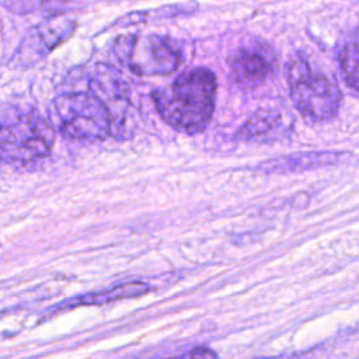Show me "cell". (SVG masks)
I'll list each match as a JSON object with an SVG mask.
<instances>
[{
	"mask_svg": "<svg viewBox=\"0 0 359 359\" xmlns=\"http://www.w3.org/2000/svg\"><path fill=\"white\" fill-rule=\"evenodd\" d=\"M88 91L98 97L112 118L114 136L123 135L129 108V86L122 73L107 63H98L90 73Z\"/></svg>",
	"mask_w": 359,
	"mask_h": 359,
	"instance_id": "8",
	"label": "cell"
},
{
	"mask_svg": "<svg viewBox=\"0 0 359 359\" xmlns=\"http://www.w3.org/2000/svg\"><path fill=\"white\" fill-rule=\"evenodd\" d=\"M76 22L63 15L48 17L35 25L21 41L11 62L17 67H29L46 57L55 48L67 41Z\"/></svg>",
	"mask_w": 359,
	"mask_h": 359,
	"instance_id": "7",
	"label": "cell"
},
{
	"mask_svg": "<svg viewBox=\"0 0 359 359\" xmlns=\"http://www.w3.org/2000/svg\"><path fill=\"white\" fill-rule=\"evenodd\" d=\"M150 290V286L142 280H133V282H125L119 283L102 290L90 292L79 297L69 299L63 302V306L73 307V306H101L108 304L118 300L125 299H133L146 294Z\"/></svg>",
	"mask_w": 359,
	"mask_h": 359,
	"instance_id": "11",
	"label": "cell"
},
{
	"mask_svg": "<svg viewBox=\"0 0 359 359\" xmlns=\"http://www.w3.org/2000/svg\"><path fill=\"white\" fill-rule=\"evenodd\" d=\"M259 359H300L297 356H275V358H259Z\"/></svg>",
	"mask_w": 359,
	"mask_h": 359,
	"instance_id": "15",
	"label": "cell"
},
{
	"mask_svg": "<svg viewBox=\"0 0 359 359\" xmlns=\"http://www.w3.org/2000/svg\"><path fill=\"white\" fill-rule=\"evenodd\" d=\"M233 81L245 90L262 86L275 72L276 55L273 48L262 39H250L237 46L229 56Z\"/></svg>",
	"mask_w": 359,
	"mask_h": 359,
	"instance_id": "6",
	"label": "cell"
},
{
	"mask_svg": "<svg viewBox=\"0 0 359 359\" xmlns=\"http://www.w3.org/2000/svg\"><path fill=\"white\" fill-rule=\"evenodd\" d=\"M286 80L290 98L304 118L325 122L337 115L342 101L337 80L314 67L304 53L294 52L289 57Z\"/></svg>",
	"mask_w": 359,
	"mask_h": 359,
	"instance_id": "2",
	"label": "cell"
},
{
	"mask_svg": "<svg viewBox=\"0 0 359 359\" xmlns=\"http://www.w3.org/2000/svg\"><path fill=\"white\" fill-rule=\"evenodd\" d=\"M167 359H217V355L215 351H212L210 348H194L189 349L178 356L174 358H167Z\"/></svg>",
	"mask_w": 359,
	"mask_h": 359,
	"instance_id": "14",
	"label": "cell"
},
{
	"mask_svg": "<svg viewBox=\"0 0 359 359\" xmlns=\"http://www.w3.org/2000/svg\"><path fill=\"white\" fill-rule=\"evenodd\" d=\"M216 77L206 67H195L180 74L168 87L151 93L161 119L171 128L196 133L203 130L213 114Z\"/></svg>",
	"mask_w": 359,
	"mask_h": 359,
	"instance_id": "1",
	"label": "cell"
},
{
	"mask_svg": "<svg viewBox=\"0 0 359 359\" xmlns=\"http://www.w3.org/2000/svg\"><path fill=\"white\" fill-rule=\"evenodd\" d=\"M112 52L121 65L139 76H168L182 63L180 46L160 34L121 35Z\"/></svg>",
	"mask_w": 359,
	"mask_h": 359,
	"instance_id": "5",
	"label": "cell"
},
{
	"mask_svg": "<svg viewBox=\"0 0 359 359\" xmlns=\"http://www.w3.org/2000/svg\"><path fill=\"white\" fill-rule=\"evenodd\" d=\"M53 128L35 109L10 114L0 122V157L10 163H32L53 146Z\"/></svg>",
	"mask_w": 359,
	"mask_h": 359,
	"instance_id": "4",
	"label": "cell"
},
{
	"mask_svg": "<svg viewBox=\"0 0 359 359\" xmlns=\"http://www.w3.org/2000/svg\"><path fill=\"white\" fill-rule=\"evenodd\" d=\"M352 156L346 151H307L290 156H282L268 160L258 165V170L264 172H299L306 170H314L328 165L342 164Z\"/></svg>",
	"mask_w": 359,
	"mask_h": 359,
	"instance_id": "9",
	"label": "cell"
},
{
	"mask_svg": "<svg viewBox=\"0 0 359 359\" xmlns=\"http://www.w3.org/2000/svg\"><path fill=\"white\" fill-rule=\"evenodd\" d=\"M285 129L282 125V115L273 108L257 109L245 123L236 132V139L244 142H265L276 139L278 132Z\"/></svg>",
	"mask_w": 359,
	"mask_h": 359,
	"instance_id": "10",
	"label": "cell"
},
{
	"mask_svg": "<svg viewBox=\"0 0 359 359\" xmlns=\"http://www.w3.org/2000/svg\"><path fill=\"white\" fill-rule=\"evenodd\" d=\"M337 60L345 81L359 94V27L341 42Z\"/></svg>",
	"mask_w": 359,
	"mask_h": 359,
	"instance_id": "12",
	"label": "cell"
},
{
	"mask_svg": "<svg viewBox=\"0 0 359 359\" xmlns=\"http://www.w3.org/2000/svg\"><path fill=\"white\" fill-rule=\"evenodd\" d=\"M73 0H4L6 8L10 13L27 15L36 11H42L45 14L60 15L63 11L70 8Z\"/></svg>",
	"mask_w": 359,
	"mask_h": 359,
	"instance_id": "13",
	"label": "cell"
},
{
	"mask_svg": "<svg viewBox=\"0 0 359 359\" xmlns=\"http://www.w3.org/2000/svg\"><path fill=\"white\" fill-rule=\"evenodd\" d=\"M49 123L74 140H102L112 133V118L105 104L90 91L55 97L48 109Z\"/></svg>",
	"mask_w": 359,
	"mask_h": 359,
	"instance_id": "3",
	"label": "cell"
}]
</instances>
